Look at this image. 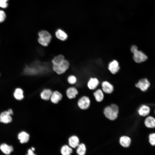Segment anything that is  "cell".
<instances>
[{
  "label": "cell",
  "mask_w": 155,
  "mask_h": 155,
  "mask_svg": "<svg viewBox=\"0 0 155 155\" xmlns=\"http://www.w3.org/2000/svg\"><path fill=\"white\" fill-rule=\"evenodd\" d=\"M76 148V152L78 155H85L86 149L84 144H80Z\"/></svg>",
  "instance_id": "cb8c5ba5"
},
{
  "label": "cell",
  "mask_w": 155,
  "mask_h": 155,
  "mask_svg": "<svg viewBox=\"0 0 155 155\" xmlns=\"http://www.w3.org/2000/svg\"><path fill=\"white\" fill-rule=\"evenodd\" d=\"M119 113V107L115 104L106 106L103 110V113L105 117L111 121H114L117 118Z\"/></svg>",
  "instance_id": "6da1fadb"
},
{
  "label": "cell",
  "mask_w": 155,
  "mask_h": 155,
  "mask_svg": "<svg viewBox=\"0 0 155 155\" xmlns=\"http://www.w3.org/2000/svg\"><path fill=\"white\" fill-rule=\"evenodd\" d=\"M93 95L96 101L98 102H102L104 98V92L100 89L96 90L93 93Z\"/></svg>",
  "instance_id": "e0dca14e"
},
{
  "label": "cell",
  "mask_w": 155,
  "mask_h": 155,
  "mask_svg": "<svg viewBox=\"0 0 155 155\" xmlns=\"http://www.w3.org/2000/svg\"><path fill=\"white\" fill-rule=\"evenodd\" d=\"M62 97V95L60 92L55 91L52 93L50 99L52 103L56 104L61 99Z\"/></svg>",
  "instance_id": "5bb4252c"
},
{
  "label": "cell",
  "mask_w": 155,
  "mask_h": 155,
  "mask_svg": "<svg viewBox=\"0 0 155 155\" xmlns=\"http://www.w3.org/2000/svg\"><path fill=\"white\" fill-rule=\"evenodd\" d=\"M69 66L68 61L64 59L61 62L56 65H53V68L54 71L58 74H61L68 69Z\"/></svg>",
  "instance_id": "277c9868"
},
{
  "label": "cell",
  "mask_w": 155,
  "mask_h": 155,
  "mask_svg": "<svg viewBox=\"0 0 155 155\" xmlns=\"http://www.w3.org/2000/svg\"><path fill=\"white\" fill-rule=\"evenodd\" d=\"M13 114V112L11 109L2 112L0 115V122L4 123H8L12 120L11 115Z\"/></svg>",
  "instance_id": "5b68a950"
},
{
  "label": "cell",
  "mask_w": 155,
  "mask_h": 155,
  "mask_svg": "<svg viewBox=\"0 0 155 155\" xmlns=\"http://www.w3.org/2000/svg\"><path fill=\"white\" fill-rule=\"evenodd\" d=\"M52 93L51 90L45 89L41 93L40 96L42 99L44 100H48L50 99Z\"/></svg>",
  "instance_id": "d6986e66"
},
{
  "label": "cell",
  "mask_w": 155,
  "mask_h": 155,
  "mask_svg": "<svg viewBox=\"0 0 155 155\" xmlns=\"http://www.w3.org/2000/svg\"><path fill=\"white\" fill-rule=\"evenodd\" d=\"M60 152L62 155H71L73 152L72 148L69 145H65L61 147Z\"/></svg>",
  "instance_id": "ffe728a7"
},
{
  "label": "cell",
  "mask_w": 155,
  "mask_h": 155,
  "mask_svg": "<svg viewBox=\"0 0 155 155\" xmlns=\"http://www.w3.org/2000/svg\"><path fill=\"white\" fill-rule=\"evenodd\" d=\"M144 124L146 127L148 128L155 127V118L151 116L147 117L145 119Z\"/></svg>",
  "instance_id": "2e32d148"
},
{
  "label": "cell",
  "mask_w": 155,
  "mask_h": 155,
  "mask_svg": "<svg viewBox=\"0 0 155 155\" xmlns=\"http://www.w3.org/2000/svg\"><path fill=\"white\" fill-rule=\"evenodd\" d=\"M149 142L152 146H155V133H153L150 134L149 136Z\"/></svg>",
  "instance_id": "484cf974"
},
{
  "label": "cell",
  "mask_w": 155,
  "mask_h": 155,
  "mask_svg": "<svg viewBox=\"0 0 155 155\" xmlns=\"http://www.w3.org/2000/svg\"><path fill=\"white\" fill-rule=\"evenodd\" d=\"M55 36L57 38L62 41L65 40L67 38L66 33L60 29H58L56 32Z\"/></svg>",
  "instance_id": "7402d4cb"
},
{
  "label": "cell",
  "mask_w": 155,
  "mask_h": 155,
  "mask_svg": "<svg viewBox=\"0 0 155 155\" xmlns=\"http://www.w3.org/2000/svg\"><path fill=\"white\" fill-rule=\"evenodd\" d=\"M33 151H34L35 150V149L34 148L32 147L31 148V149Z\"/></svg>",
  "instance_id": "4dcf8cb0"
},
{
  "label": "cell",
  "mask_w": 155,
  "mask_h": 155,
  "mask_svg": "<svg viewBox=\"0 0 155 155\" xmlns=\"http://www.w3.org/2000/svg\"><path fill=\"white\" fill-rule=\"evenodd\" d=\"M65 59L64 56L62 55H59L55 57L52 61L53 65H56L61 62Z\"/></svg>",
  "instance_id": "d4e9b609"
},
{
  "label": "cell",
  "mask_w": 155,
  "mask_h": 155,
  "mask_svg": "<svg viewBox=\"0 0 155 155\" xmlns=\"http://www.w3.org/2000/svg\"><path fill=\"white\" fill-rule=\"evenodd\" d=\"M119 141L120 144L123 147L125 148L129 147L131 142L130 138L126 135L121 136L119 139Z\"/></svg>",
  "instance_id": "8fae6325"
},
{
  "label": "cell",
  "mask_w": 155,
  "mask_h": 155,
  "mask_svg": "<svg viewBox=\"0 0 155 155\" xmlns=\"http://www.w3.org/2000/svg\"><path fill=\"white\" fill-rule=\"evenodd\" d=\"M28 153L27 155H36L31 149H29L28 150Z\"/></svg>",
  "instance_id": "f546056e"
},
{
  "label": "cell",
  "mask_w": 155,
  "mask_h": 155,
  "mask_svg": "<svg viewBox=\"0 0 155 155\" xmlns=\"http://www.w3.org/2000/svg\"></svg>",
  "instance_id": "1f68e13d"
},
{
  "label": "cell",
  "mask_w": 155,
  "mask_h": 155,
  "mask_svg": "<svg viewBox=\"0 0 155 155\" xmlns=\"http://www.w3.org/2000/svg\"><path fill=\"white\" fill-rule=\"evenodd\" d=\"M150 107L145 105H142L138 110L139 115L142 117H145L148 115L150 113Z\"/></svg>",
  "instance_id": "4fadbf2b"
},
{
  "label": "cell",
  "mask_w": 155,
  "mask_h": 155,
  "mask_svg": "<svg viewBox=\"0 0 155 155\" xmlns=\"http://www.w3.org/2000/svg\"><path fill=\"white\" fill-rule=\"evenodd\" d=\"M108 69L112 74H116L120 69L118 62L115 60L112 61L108 64Z\"/></svg>",
  "instance_id": "9c48e42d"
},
{
  "label": "cell",
  "mask_w": 155,
  "mask_h": 155,
  "mask_svg": "<svg viewBox=\"0 0 155 155\" xmlns=\"http://www.w3.org/2000/svg\"><path fill=\"white\" fill-rule=\"evenodd\" d=\"M150 86V83L148 80L146 78L142 79L139 81L135 85V86L140 89L142 91H146Z\"/></svg>",
  "instance_id": "52a82bcc"
},
{
  "label": "cell",
  "mask_w": 155,
  "mask_h": 155,
  "mask_svg": "<svg viewBox=\"0 0 155 155\" xmlns=\"http://www.w3.org/2000/svg\"><path fill=\"white\" fill-rule=\"evenodd\" d=\"M67 81L69 83L72 84H75L76 82L77 79L75 76L71 75L68 77Z\"/></svg>",
  "instance_id": "4316f807"
},
{
  "label": "cell",
  "mask_w": 155,
  "mask_h": 155,
  "mask_svg": "<svg viewBox=\"0 0 155 155\" xmlns=\"http://www.w3.org/2000/svg\"><path fill=\"white\" fill-rule=\"evenodd\" d=\"M99 83L98 79L96 78H91L88 82L87 86L90 90L95 89L98 86Z\"/></svg>",
  "instance_id": "7c38bea8"
},
{
  "label": "cell",
  "mask_w": 155,
  "mask_h": 155,
  "mask_svg": "<svg viewBox=\"0 0 155 155\" xmlns=\"http://www.w3.org/2000/svg\"></svg>",
  "instance_id": "d6a6232c"
},
{
  "label": "cell",
  "mask_w": 155,
  "mask_h": 155,
  "mask_svg": "<svg viewBox=\"0 0 155 155\" xmlns=\"http://www.w3.org/2000/svg\"><path fill=\"white\" fill-rule=\"evenodd\" d=\"M102 90L106 94H110L113 91L114 87L112 84L107 81H104L101 84Z\"/></svg>",
  "instance_id": "ba28073f"
},
{
  "label": "cell",
  "mask_w": 155,
  "mask_h": 155,
  "mask_svg": "<svg viewBox=\"0 0 155 155\" xmlns=\"http://www.w3.org/2000/svg\"><path fill=\"white\" fill-rule=\"evenodd\" d=\"M78 94L77 89L74 87L69 88L66 91L67 95L68 98L70 99L75 98Z\"/></svg>",
  "instance_id": "ac0fdd59"
},
{
  "label": "cell",
  "mask_w": 155,
  "mask_h": 155,
  "mask_svg": "<svg viewBox=\"0 0 155 155\" xmlns=\"http://www.w3.org/2000/svg\"><path fill=\"white\" fill-rule=\"evenodd\" d=\"M90 99L87 96H83L78 101V106L82 110H85L87 109L90 106Z\"/></svg>",
  "instance_id": "8992f818"
},
{
  "label": "cell",
  "mask_w": 155,
  "mask_h": 155,
  "mask_svg": "<svg viewBox=\"0 0 155 155\" xmlns=\"http://www.w3.org/2000/svg\"><path fill=\"white\" fill-rule=\"evenodd\" d=\"M6 17L5 12L2 10H0V23L3 22L5 20Z\"/></svg>",
  "instance_id": "f1b7e54d"
},
{
  "label": "cell",
  "mask_w": 155,
  "mask_h": 155,
  "mask_svg": "<svg viewBox=\"0 0 155 155\" xmlns=\"http://www.w3.org/2000/svg\"><path fill=\"white\" fill-rule=\"evenodd\" d=\"M1 151L5 154H9L13 150V147L5 144H3L0 146Z\"/></svg>",
  "instance_id": "44dd1931"
},
{
  "label": "cell",
  "mask_w": 155,
  "mask_h": 155,
  "mask_svg": "<svg viewBox=\"0 0 155 155\" xmlns=\"http://www.w3.org/2000/svg\"><path fill=\"white\" fill-rule=\"evenodd\" d=\"M80 144L79 138L76 135H72L68 139L69 146L72 148H76Z\"/></svg>",
  "instance_id": "30bf717a"
},
{
  "label": "cell",
  "mask_w": 155,
  "mask_h": 155,
  "mask_svg": "<svg viewBox=\"0 0 155 155\" xmlns=\"http://www.w3.org/2000/svg\"><path fill=\"white\" fill-rule=\"evenodd\" d=\"M18 138L21 143L24 144L27 142L30 138L29 135L26 132L23 131L18 135Z\"/></svg>",
  "instance_id": "9a60e30c"
},
{
  "label": "cell",
  "mask_w": 155,
  "mask_h": 155,
  "mask_svg": "<svg viewBox=\"0 0 155 155\" xmlns=\"http://www.w3.org/2000/svg\"><path fill=\"white\" fill-rule=\"evenodd\" d=\"M131 51L133 54V58L135 62L140 63L147 60V56L142 51L138 50L136 46H132L131 48Z\"/></svg>",
  "instance_id": "7a4b0ae2"
},
{
  "label": "cell",
  "mask_w": 155,
  "mask_h": 155,
  "mask_svg": "<svg viewBox=\"0 0 155 155\" xmlns=\"http://www.w3.org/2000/svg\"><path fill=\"white\" fill-rule=\"evenodd\" d=\"M38 40L39 43L42 46H47L52 38L51 34L46 30H42L38 32Z\"/></svg>",
  "instance_id": "3957f363"
},
{
  "label": "cell",
  "mask_w": 155,
  "mask_h": 155,
  "mask_svg": "<svg viewBox=\"0 0 155 155\" xmlns=\"http://www.w3.org/2000/svg\"><path fill=\"white\" fill-rule=\"evenodd\" d=\"M8 0H0V7L3 8H5L7 7Z\"/></svg>",
  "instance_id": "83f0119b"
},
{
  "label": "cell",
  "mask_w": 155,
  "mask_h": 155,
  "mask_svg": "<svg viewBox=\"0 0 155 155\" xmlns=\"http://www.w3.org/2000/svg\"><path fill=\"white\" fill-rule=\"evenodd\" d=\"M13 96L14 98L17 100H22L24 97L23 90L20 88H16L14 92Z\"/></svg>",
  "instance_id": "603a6c76"
}]
</instances>
